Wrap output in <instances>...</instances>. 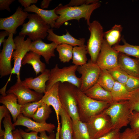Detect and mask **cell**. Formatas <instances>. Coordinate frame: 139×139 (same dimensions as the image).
Segmentation results:
<instances>
[{
	"label": "cell",
	"instance_id": "obj_39",
	"mask_svg": "<svg viewBox=\"0 0 139 139\" xmlns=\"http://www.w3.org/2000/svg\"><path fill=\"white\" fill-rule=\"evenodd\" d=\"M125 86L129 92L139 88V78L129 75Z\"/></svg>",
	"mask_w": 139,
	"mask_h": 139
},
{
	"label": "cell",
	"instance_id": "obj_12",
	"mask_svg": "<svg viewBox=\"0 0 139 139\" xmlns=\"http://www.w3.org/2000/svg\"><path fill=\"white\" fill-rule=\"evenodd\" d=\"M119 53L103 39L96 63L101 70H108L116 67L118 66Z\"/></svg>",
	"mask_w": 139,
	"mask_h": 139
},
{
	"label": "cell",
	"instance_id": "obj_26",
	"mask_svg": "<svg viewBox=\"0 0 139 139\" xmlns=\"http://www.w3.org/2000/svg\"><path fill=\"white\" fill-rule=\"evenodd\" d=\"M123 29L120 25H115L111 29L104 32V39L111 47L118 44L121 40Z\"/></svg>",
	"mask_w": 139,
	"mask_h": 139
},
{
	"label": "cell",
	"instance_id": "obj_2",
	"mask_svg": "<svg viewBox=\"0 0 139 139\" xmlns=\"http://www.w3.org/2000/svg\"><path fill=\"white\" fill-rule=\"evenodd\" d=\"M74 94L77 102L80 120L84 122H86L91 117L103 112L111 103L92 99L76 87Z\"/></svg>",
	"mask_w": 139,
	"mask_h": 139
},
{
	"label": "cell",
	"instance_id": "obj_8",
	"mask_svg": "<svg viewBox=\"0 0 139 139\" xmlns=\"http://www.w3.org/2000/svg\"><path fill=\"white\" fill-rule=\"evenodd\" d=\"M91 139H96L113 129L109 117L104 111L90 118L86 122Z\"/></svg>",
	"mask_w": 139,
	"mask_h": 139
},
{
	"label": "cell",
	"instance_id": "obj_45",
	"mask_svg": "<svg viewBox=\"0 0 139 139\" xmlns=\"http://www.w3.org/2000/svg\"><path fill=\"white\" fill-rule=\"evenodd\" d=\"M15 1V0H0V10L2 11L6 10L10 12V6Z\"/></svg>",
	"mask_w": 139,
	"mask_h": 139
},
{
	"label": "cell",
	"instance_id": "obj_15",
	"mask_svg": "<svg viewBox=\"0 0 139 139\" xmlns=\"http://www.w3.org/2000/svg\"><path fill=\"white\" fill-rule=\"evenodd\" d=\"M60 82L55 83L44 94L41 100L43 102L51 106L54 110L57 122V127H60L59 121V114L62 108L59 94V87Z\"/></svg>",
	"mask_w": 139,
	"mask_h": 139
},
{
	"label": "cell",
	"instance_id": "obj_9",
	"mask_svg": "<svg viewBox=\"0 0 139 139\" xmlns=\"http://www.w3.org/2000/svg\"><path fill=\"white\" fill-rule=\"evenodd\" d=\"M77 71L81 74V84L79 89L84 92L97 83L101 69L96 63L91 60L88 63L78 66Z\"/></svg>",
	"mask_w": 139,
	"mask_h": 139
},
{
	"label": "cell",
	"instance_id": "obj_14",
	"mask_svg": "<svg viewBox=\"0 0 139 139\" xmlns=\"http://www.w3.org/2000/svg\"><path fill=\"white\" fill-rule=\"evenodd\" d=\"M29 14L28 12L24 11L22 7L19 6L12 15L6 18H0V29L15 34L17 28L23 25Z\"/></svg>",
	"mask_w": 139,
	"mask_h": 139
},
{
	"label": "cell",
	"instance_id": "obj_48",
	"mask_svg": "<svg viewBox=\"0 0 139 139\" xmlns=\"http://www.w3.org/2000/svg\"><path fill=\"white\" fill-rule=\"evenodd\" d=\"M10 33L7 31L4 30V31H1L0 32V47L2 43L4 42L5 38V37L7 36H8Z\"/></svg>",
	"mask_w": 139,
	"mask_h": 139
},
{
	"label": "cell",
	"instance_id": "obj_6",
	"mask_svg": "<svg viewBox=\"0 0 139 139\" xmlns=\"http://www.w3.org/2000/svg\"><path fill=\"white\" fill-rule=\"evenodd\" d=\"M104 111L109 117L113 129H120L129 124L131 114L127 101L112 102Z\"/></svg>",
	"mask_w": 139,
	"mask_h": 139
},
{
	"label": "cell",
	"instance_id": "obj_23",
	"mask_svg": "<svg viewBox=\"0 0 139 139\" xmlns=\"http://www.w3.org/2000/svg\"><path fill=\"white\" fill-rule=\"evenodd\" d=\"M59 116L61 119L59 139H74L72 121L71 117L62 108L60 111Z\"/></svg>",
	"mask_w": 139,
	"mask_h": 139
},
{
	"label": "cell",
	"instance_id": "obj_46",
	"mask_svg": "<svg viewBox=\"0 0 139 139\" xmlns=\"http://www.w3.org/2000/svg\"><path fill=\"white\" fill-rule=\"evenodd\" d=\"M18 2L22 6L24 7V8L30 6L31 4L36 3L38 1V0H19Z\"/></svg>",
	"mask_w": 139,
	"mask_h": 139
},
{
	"label": "cell",
	"instance_id": "obj_17",
	"mask_svg": "<svg viewBox=\"0 0 139 139\" xmlns=\"http://www.w3.org/2000/svg\"><path fill=\"white\" fill-rule=\"evenodd\" d=\"M57 45L54 42L47 44L44 42L42 39H39L31 42L30 50L42 56L46 63L49 64L51 58L55 56V50Z\"/></svg>",
	"mask_w": 139,
	"mask_h": 139
},
{
	"label": "cell",
	"instance_id": "obj_20",
	"mask_svg": "<svg viewBox=\"0 0 139 139\" xmlns=\"http://www.w3.org/2000/svg\"><path fill=\"white\" fill-rule=\"evenodd\" d=\"M118 65L129 75L139 78V60L131 58L119 52Z\"/></svg>",
	"mask_w": 139,
	"mask_h": 139
},
{
	"label": "cell",
	"instance_id": "obj_24",
	"mask_svg": "<svg viewBox=\"0 0 139 139\" xmlns=\"http://www.w3.org/2000/svg\"><path fill=\"white\" fill-rule=\"evenodd\" d=\"M83 92L95 100L111 103L113 102L110 92L105 90L97 83Z\"/></svg>",
	"mask_w": 139,
	"mask_h": 139
},
{
	"label": "cell",
	"instance_id": "obj_49",
	"mask_svg": "<svg viewBox=\"0 0 139 139\" xmlns=\"http://www.w3.org/2000/svg\"><path fill=\"white\" fill-rule=\"evenodd\" d=\"M51 0H43L42 1L40 4V7L42 9L47 8L49 6Z\"/></svg>",
	"mask_w": 139,
	"mask_h": 139
},
{
	"label": "cell",
	"instance_id": "obj_13",
	"mask_svg": "<svg viewBox=\"0 0 139 139\" xmlns=\"http://www.w3.org/2000/svg\"><path fill=\"white\" fill-rule=\"evenodd\" d=\"M7 94L12 93L17 97L18 103L21 105L29 102L39 101L42 98L43 94L31 90L24 85L21 80L16 82L6 92Z\"/></svg>",
	"mask_w": 139,
	"mask_h": 139
},
{
	"label": "cell",
	"instance_id": "obj_18",
	"mask_svg": "<svg viewBox=\"0 0 139 139\" xmlns=\"http://www.w3.org/2000/svg\"><path fill=\"white\" fill-rule=\"evenodd\" d=\"M50 72V70L46 69L38 76L34 78H26L22 83L24 85L37 92L45 94L46 92V83L49 79Z\"/></svg>",
	"mask_w": 139,
	"mask_h": 139
},
{
	"label": "cell",
	"instance_id": "obj_51",
	"mask_svg": "<svg viewBox=\"0 0 139 139\" xmlns=\"http://www.w3.org/2000/svg\"><path fill=\"white\" fill-rule=\"evenodd\" d=\"M137 139H139V137Z\"/></svg>",
	"mask_w": 139,
	"mask_h": 139
},
{
	"label": "cell",
	"instance_id": "obj_47",
	"mask_svg": "<svg viewBox=\"0 0 139 139\" xmlns=\"http://www.w3.org/2000/svg\"><path fill=\"white\" fill-rule=\"evenodd\" d=\"M40 133L39 139H56V134L53 132L48 136L46 132L43 131Z\"/></svg>",
	"mask_w": 139,
	"mask_h": 139
},
{
	"label": "cell",
	"instance_id": "obj_42",
	"mask_svg": "<svg viewBox=\"0 0 139 139\" xmlns=\"http://www.w3.org/2000/svg\"><path fill=\"white\" fill-rule=\"evenodd\" d=\"M19 131L23 139H39V136L38 135V132L33 131L27 132L20 128Z\"/></svg>",
	"mask_w": 139,
	"mask_h": 139
},
{
	"label": "cell",
	"instance_id": "obj_44",
	"mask_svg": "<svg viewBox=\"0 0 139 139\" xmlns=\"http://www.w3.org/2000/svg\"><path fill=\"white\" fill-rule=\"evenodd\" d=\"M10 112L5 106L3 105L0 106V138L3 137L4 130H3L1 127V122L2 119L7 115L10 114Z\"/></svg>",
	"mask_w": 139,
	"mask_h": 139
},
{
	"label": "cell",
	"instance_id": "obj_1",
	"mask_svg": "<svg viewBox=\"0 0 139 139\" xmlns=\"http://www.w3.org/2000/svg\"><path fill=\"white\" fill-rule=\"evenodd\" d=\"M100 6L99 2L78 6H69L66 5H63L60 4L56 7L55 11L56 14L59 15V17L55 22L54 28H59L68 21L75 20L79 21L82 18H84L89 25L92 13Z\"/></svg>",
	"mask_w": 139,
	"mask_h": 139
},
{
	"label": "cell",
	"instance_id": "obj_28",
	"mask_svg": "<svg viewBox=\"0 0 139 139\" xmlns=\"http://www.w3.org/2000/svg\"><path fill=\"white\" fill-rule=\"evenodd\" d=\"M72 121L74 139H91L86 122Z\"/></svg>",
	"mask_w": 139,
	"mask_h": 139
},
{
	"label": "cell",
	"instance_id": "obj_35",
	"mask_svg": "<svg viewBox=\"0 0 139 139\" xmlns=\"http://www.w3.org/2000/svg\"><path fill=\"white\" fill-rule=\"evenodd\" d=\"M108 71L116 81L125 85L129 75L118 65Z\"/></svg>",
	"mask_w": 139,
	"mask_h": 139
},
{
	"label": "cell",
	"instance_id": "obj_41",
	"mask_svg": "<svg viewBox=\"0 0 139 139\" xmlns=\"http://www.w3.org/2000/svg\"><path fill=\"white\" fill-rule=\"evenodd\" d=\"M99 2L97 0H71L66 5L69 6H78L89 5Z\"/></svg>",
	"mask_w": 139,
	"mask_h": 139
},
{
	"label": "cell",
	"instance_id": "obj_25",
	"mask_svg": "<svg viewBox=\"0 0 139 139\" xmlns=\"http://www.w3.org/2000/svg\"><path fill=\"white\" fill-rule=\"evenodd\" d=\"M41 56L32 51L28 52L22 60V64L31 65L36 75L44 72L46 70L45 64L40 60Z\"/></svg>",
	"mask_w": 139,
	"mask_h": 139
},
{
	"label": "cell",
	"instance_id": "obj_43",
	"mask_svg": "<svg viewBox=\"0 0 139 139\" xmlns=\"http://www.w3.org/2000/svg\"><path fill=\"white\" fill-rule=\"evenodd\" d=\"M120 129H113L107 134L96 139H119Z\"/></svg>",
	"mask_w": 139,
	"mask_h": 139
},
{
	"label": "cell",
	"instance_id": "obj_37",
	"mask_svg": "<svg viewBox=\"0 0 139 139\" xmlns=\"http://www.w3.org/2000/svg\"><path fill=\"white\" fill-rule=\"evenodd\" d=\"M3 123L4 128V133L3 137L0 139H14L13 131L15 129V126L11 121L10 114L4 118Z\"/></svg>",
	"mask_w": 139,
	"mask_h": 139
},
{
	"label": "cell",
	"instance_id": "obj_11",
	"mask_svg": "<svg viewBox=\"0 0 139 139\" xmlns=\"http://www.w3.org/2000/svg\"><path fill=\"white\" fill-rule=\"evenodd\" d=\"M13 34L10 33L3 43V48L0 53V77L11 74L13 68L11 64L12 54L16 49L13 38Z\"/></svg>",
	"mask_w": 139,
	"mask_h": 139
},
{
	"label": "cell",
	"instance_id": "obj_5",
	"mask_svg": "<svg viewBox=\"0 0 139 139\" xmlns=\"http://www.w3.org/2000/svg\"><path fill=\"white\" fill-rule=\"evenodd\" d=\"M76 87L68 82H60L59 94L63 108L72 121L80 120L77 101L74 94Z\"/></svg>",
	"mask_w": 139,
	"mask_h": 139
},
{
	"label": "cell",
	"instance_id": "obj_21",
	"mask_svg": "<svg viewBox=\"0 0 139 139\" xmlns=\"http://www.w3.org/2000/svg\"><path fill=\"white\" fill-rule=\"evenodd\" d=\"M56 7L50 10H46L40 8L35 4L31 5L29 7L24 8L25 12H33L37 14L51 28H54L55 22L58 18L59 16L57 15L55 11Z\"/></svg>",
	"mask_w": 139,
	"mask_h": 139
},
{
	"label": "cell",
	"instance_id": "obj_19",
	"mask_svg": "<svg viewBox=\"0 0 139 139\" xmlns=\"http://www.w3.org/2000/svg\"><path fill=\"white\" fill-rule=\"evenodd\" d=\"M66 31L65 34L58 35L54 32L53 28H50L48 31L47 39L48 41L54 42L57 45L67 44L74 47L85 45V40L84 38L77 39L71 36L67 30Z\"/></svg>",
	"mask_w": 139,
	"mask_h": 139
},
{
	"label": "cell",
	"instance_id": "obj_50",
	"mask_svg": "<svg viewBox=\"0 0 139 139\" xmlns=\"http://www.w3.org/2000/svg\"><path fill=\"white\" fill-rule=\"evenodd\" d=\"M13 133L14 139H23L19 132V129H16L13 131Z\"/></svg>",
	"mask_w": 139,
	"mask_h": 139
},
{
	"label": "cell",
	"instance_id": "obj_10",
	"mask_svg": "<svg viewBox=\"0 0 139 139\" xmlns=\"http://www.w3.org/2000/svg\"><path fill=\"white\" fill-rule=\"evenodd\" d=\"M25 36H16L14 39L16 49L12 53V58L14 60L13 67L10 78L12 74L16 75L17 80H21L20 72L23 59L27 53L30 51V47L31 40L28 37L24 40Z\"/></svg>",
	"mask_w": 139,
	"mask_h": 139
},
{
	"label": "cell",
	"instance_id": "obj_29",
	"mask_svg": "<svg viewBox=\"0 0 139 139\" xmlns=\"http://www.w3.org/2000/svg\"><path fill=\"white\" fill-rule=\"evenodd\" d=\"M88 53L86 45L74 47L72 63L74 65L81 66L87 62L86 54Z\"/></svg>",
	"mask_w": 139,
	"mask_h": 139
},
{
	"label": "cell",
	"instance_id": "obj_32",
	"mask_svg": "<svg viewBox=\"0 0 139 139\" xmlns=\"http://www.w3.org/2000/svg\"><path fill=\"white\" fill-rule=\"evenodd\" d=\"M73 46L67 44H62L57 45L56 49L58 51L59 58L64 63L69 62L72 59Z\"/></svg>",
	"mask_w": 139,
	"mask_h": 139
},
{
	"label": "cell",
	"instance_id": "obj_7",
	"mask_svg": "<svg viewBox=\"0 0 139 139\" xmlns=\"http://www.w3.org/2000/svg\"><path fill=\"white\" fill-rule=\"evenodd\" d=\"M88 26L90 36L86 45L87 50L91 61L96 63L104 39L103 29L96 20L90 23Z\"/></svg>",
	"mask_w": 139,
	"mask_h": 139
},
{
	"label": "cell",
	"instance_id": "obj_30",
	"mask_svg": "<svg viewBox=\"0 0 139 139\" xmlns=\"http://www.w3.org/2000/svg\"><path fill=\"white\" fill-rule=\"evenodd\" d=\"M124 45L117 44L114 46L112 48L120 53H124L128 56L135 57L139 60V46L134 45L127 43L123 36L121 40Z\"/></svg>",
	"mask_w": 139,
	"mask_h": 139
},
{
	"label": "cell",
	"instance_id": "obj_31",
	"mask_svg": "<svg viewBox=\"0 0 139 139\" xmlns=\"http://www.w3.org/2000/svg\"><path fill=\"white\" fill-rule=\"evenodd\" d=\"M115 82V80L108 70L101 69L97 83L105 90L110 92Z\"/></svg>",
	"mask_w": 139,
	"mask_h": 139
},
{
	"label": "cell",
	"instance_id": "obj_16",
	"mask_svg": "<svg viewBox=\"0 0 139 139\" xmlns=\"http://www.w3.org/2000/svg\"><path fill=\"white\" fill-rule=\"evenodd\" d=\"M15 126H22L28 128V131L37 132L45 131L50 133L55 128V125L51 123H39L33 121L30 118L24 116L22 114L18 116L16 121L13 124Z\"/></svg>",
	"mask_w": 139,
	"mask_h": 139
},
{
	"label": "cell",
	"instance_id": "obj_34",
	"mask_svg": "<svg viewBox=\"0 0 139 139\" xmlns=\"http://www.w3.org/2000/svg\"><path fill=\"white\" fill-rule=\"evenodd\" d=\"M43 103L41 99L37 101L27 103L21 105L20 113L25 117L32 118L38 109Z\"/></svg>",
	"mask_w": 139,
	"mask_h": 139
},
{
	"label": "cell",
	"instance_id": "obj_3",
	"mask_svg": "<svg viewBox=\"0 0 139 139\" xmlns=\"http://www.w3.org/2000/svg\"><path fill=\"white\" fill-rule=\"evenodd\" d=\"M27 18L29 21L23 25L19 36H27L33 41L47 37L50 26L36 13L29 14Z\"/></svg>",
	"mask_w": 139,
	"mask_h": 139
},
{
	"label": "cell",
	"instance_id": "obj_36",
	"mask_svg": "<svg viewBox=\"0 0 139 139\" xmlns=\"http://www.w3.org/2000/svg\"><path fill=\"white\" fill-rule=\"evenodd\" d=\"M127 101L131 114L134 112H139V88L129 92Z\"/></svg>",
	"mask_w": 139,
	"mask_h": 139
},
{
	"label": "cell",
	"instance_id": "obj_27",
	"mask_svg": "<svg viewBox=\"0 0 139 139\" xmlns=\"http://www.w3.org/2000/svg\"><path fill=\"white\" fill-rule=\"evenodd\" d=\"M110 92L113 102L128 101L129 98V92L125 86L116 81Z\"/></svg>",
	"mask_w": 139,
	"mask_h": 139
},
{
	"label": "cell",
	"instance_id": "obj_22",
	"mask_svg": "<svg viewBox=\"0 0 139 139\" xmlns=\"http://www.w3.org/2000/svg\"><path fill=\"white\" fill-rule=\"evenodd\" d=\"M0 103L7 108L11 114L14 123L16 120L20 111L21 105L18 101L16 96L12 93H7L5 96H1Z\"/></svg>",
	"mask_w": 139,
	"mask_h": 139
},
{
	"label": "cell",
	"instance_id": "obj_38",
	"mask_svg": "<svg viewBox=\"0 0 139 139\" xmlns=\"http://www.w3.org/2000/svg\"><path fill=\"white\" fill-rule=\"evenodd\" d=\"M131 128L139 136V112L131 114L129 119Z\"/></svg>",
	"mask_w": 139,
	"mask_h": 139
},
{
	"label": "cell",
	"instance_id": "obj_33",
	"mask_svg": "<svg viewBox=\"0 0 139 139\" xmlns=\"http://www.w3.org/2000/svg\"><path fill=\"white\" fill-rule=\"evenodd\" d=\"M52 112L50 106L43 103L39 108L33 115L32 118L33 120L38 123H46V120L49 117Z\"/></svg>",
	"mask_w": 139,
	"mask_h": 139
},
{
	"label": "cell",
	"instance_id": "obj_4",
	"mask_svg": "<svg viewBox=\"0 0 139 139\" xmlns=\"http://www.w3.org/2000/svg\"><path fill=\"white\" fill-rule=\"evenodd\" d=\"M78 66L71 65L59 68L57 64L50 70L49 79L46 83V91L49 89L55 83L68 82L79 89L81 84V78L76 76V72Z\"/></svg>",
	"mask_w": 139,
	"mask_h": 139
},
{
	"label": "cell",
	"instance_id": "obj_40",
	"mask_svg": "<svg viewBox=\"0 0 139 139\" xmlns=\"http://www.w3.org/2000/svg\"><path fill=\"white\" fill-rule=\"evenodd\" d=\"M139 136L131 128H126L120 133L119 139H137Z\"/></svg>",
	"mask_w": 139,
	"mask_h": 139
}]
</instances>
